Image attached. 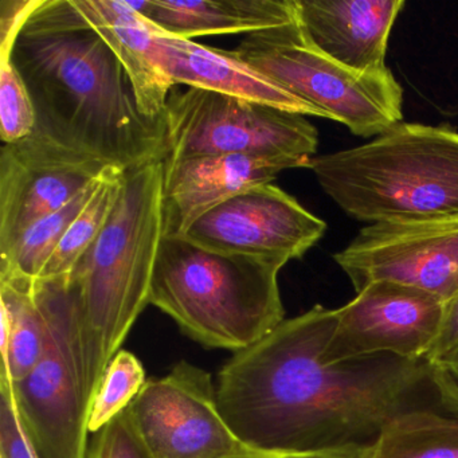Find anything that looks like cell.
<instances>
[{
    "label": "cell",
    "instance_id": "cell-6",
    "mask_svg": "<svg viewBox=\"0 0 458 458\" xmlns=\"http://www.w3.org/2000/svg\"><path fill=\"white\" fill-rule=\"evenodd\" d=\"M47 321L44 353L10 383L23 430L39 458H87L92 401L88 396L79 296L71 275L34 281Z\"/></svg>",
    "mask_w": 458,
    "mask_h": 458
},
{
    "label": "cell",
    "instance_id": "cell-5",
    "mask_svg": "<svg viewBox=\"0 0 458 458\" xmlns=\"http://www.w3.org/2000/svg\"><path fill=\"white\" fill-rule=\"evenodd\" d=\"M284 267L272 259L210 250L181 235H165L149 304L203 347L237 352L285 320L278 286Z\"/></svg>",
    "mask_w": 458,
    "mask_h": 458
},
{
    "label": "cell",
    "instance_id": "cell-10",
    "mask_svg": "<svg viewBox=\"0 0 458 458\" xmlns=\"http://www.w3.org/2000/svg\"><path fill=\"white\" fill-rule=\"evenodd\" d=\"M334 259L356 293L394 283L447 304L458 293V219L369 224Z\"/></svg>",
    "mask_w": 458,
    "mask_h": 458
},
{
    "label": "cell",
    "instance_id": "cell-3",
    "mask_svg": "<svg viewBox=\"0 0 458 458\" xmlns=\"http://www.w3.org/2000/svg\"><path fill=\"white\" fill-rule=\"evenodd\" d=\"M163 183L162 160L127 171L106 226L71 273L92 403L106 367L149 304L165 237Z\"/></svg>",
    "mask_w": 458,
    "mask_h": 458
},
{
    "label": "cell",
    "instance_id": "cell-21",
    "mask_svg": "<svg viewBox=\"0 0 458 458\" xmlns=\"http://www.w3.org/2000/svg\"><path fill=\"white\" fill-rule=\"evenodd\" d=\"M98 179L61 210L39 219L12 245L0 250V281H36L41 277L50 257L92 197Z\"/></svg>",
    "mask_w": 458,
    "mask_h": 458
},
{
    "label": "cell",
    "instance_id": "cell-25",
    "mask_svg": "<svg viewBox=\"0 0 458 458\" xmlns=\"http://www.w3.org/2000/svg\"><path fill=\"white\" fill-rule=\"evenodd\" d=\"M87 458H155L135 426L130 407L98 433L89 442Z\"/></svg>",
    "mask_w": 458,
    "mask_h": 458
},
{
    "label": "cell",
    "instance_id": "cell-20",
    "mask_svg": "<svg viewBox=\"0 0 458 458\" xmlns=\"http://www.w3.org/2000/svg\"><path fill=\"white\" fill-rule=\"evenodd\" d=\"M366 458H458V415L433 409L399 415Z\"/></svg>",
    "mask_w": 458,
    "mask_h": 458
},
{
    "label": "cell",
    "instance_id": "cell-15",
    "mask_svg": "<svg viewBox=\"0 0 458 458\" xmlns=\"http://www.w3.org/2000/svg\"><path fill=\"white\" fill-rule=\"evenodd\" d=\"M308 44L359 73L387 71L386 52L403 0H296Z\"/></svg>",
    "mask_w": 458,
    "mask_h": 458
},
{
    "label": "cell",
    "instance_id": "cell-22",
    "mask_svg": "<svg viewBox=\"0 0 458 458\" xmlns=\"http://www.w3.org/2000/svg\"><path fill=\"white\" fill-rule=\"evenodd\" d=\"M125 173L127 171L114 165L104 170L92 197L69 227L39 278L63 277L73 272L77 262L106 226L109 214L122 192Z\"/></svg>",
    "mask_w": 458,
    "mask_h": 458
},
{
    "label": "cell",
    "instance_id": "cell-19",
    "mask_svg": "<svg viewBox=\"0 0 458 458\" xmlns=\"http://www.w3.org/2000/svg\"><path fill=\"white\" fill-rule=\"evenodd\" d=\"M0 379L20 382L37 366L47 344V316L34 291V281H0Z\"/></svg>",
    "mask_w": 458,
    "mask_h": 458
},
{
    "label": "cell",
    "instance_id": "cell-9",
    "mask_svg": "<svg viewBox=\"0 0 458 458\" xmlns=\"http://www.w3.org/2000/svg\"><path fill=\"white\" fill-rule=\"evenodd\" d=\"M130 410L155 458L259 454L233 433L222 417L213 375L189 360L178 361L165 377L147 379Z\"/></svg>",
    "mask_w": 458,
    "mask_h": 458
},
{
    "label": "cell",
    "instance_id": "cell-8",
    "mask_svg": "<svg viewBox=\"0 0 458 458\" xmlns=\"http://www.w3.org/2000/svg\"><path fill=\"white\" fill-rule=\"evenodd\" d=\"M318 146V131L301 114L198 88L168 98L163 160L249 155L308 168Z\"/></svg>",
    "mask_w": 458,
    "mask_h": 458
},
{
    "label": "cell",
    "instance_id": "cell-2",
    "mask_svg": "<svg viewBox=\"0 0 458 458\" xmlns=\"http://www.w3.org/2000/svg\"><path fill=\"white\" fill-rule=\"evenodd\" d=\"M12 61L33 100L36 135L124 171L165 157V127L139 111L124 66L72 0H42Z\"/></svg>",
    "mask_w": 458,
    "mask_h": 458
},
{
    "label": "cell",
    "instance_id": "cell-1",
    "mask_svg": "<svg viewBox=\"0 0 458 458\" xmlns=\"http://www.w3.org/2000/svg\"><path fill=\"white\" fill-rule=\"evenodd\" d=\"M335 310L285 318L216 375V403L233 433L262 454L361 453L388 423L444 410L428 360L374 356L332 361Z\"/></svg>",
    "mask_w": 458,
    "mask_h": 458
},
{
    "label": "cell",
    "instance_id": "cell-7",
    "mask_svg": "<svg viewBox=\"0 0 458 458\" xmlns=\"http://www.w3.org/2000/svg\"><path fill=\"white\" fill-rule=\"evenodd\" d=\"M235 55L276 84L360 138L402 123L403 90L390 71L359 73L313 49L300 22L246 37Z\"/></svg>",
    "mask_w": 458,
    "mask_h": 458
},
{
    "label": "cell",
    "instance_id": "cell-11",
    "mask_svg": "<svg viewBox=\"0 0 458 458\" xmlns=\"http://www.w3.org/2000/svg\"><path fill=\"white\" fill-rule=\"evenodd\" d=\"M446 302L420 289L374 283L335 310L327 343L332 361L374 356L428 360L444 324Z\"/></svg>",
    "mask_w": 458,
    "mask_h": 458
},
{
    "label": "cell",
    "instance_id": "cell-12",
    "mask_svg": "<svg viewBox=\"0 0 458 458\" xmlns=\"http://www.w3.org/2000/svg\"><path fill=\"white\" fill-rule=\"evenodd\" d=\"M327 224L275 184L248 190L198 219L183 235L202 248L286 265L318 242Z\"/></svg>",
    "mask_w": 458,
    "mask_h": 458
},
{
    "label": "cell",
    "instance_id": "cell-27",
    "mask_svg": "<svg viewBox=\"0 0 458 458\" xmlns=\"http://www.w3.org/2000/svg\"><path fill=\"white\" fill-rule=\"evenodd\" d=\"M42 0H2L0 2V60L12 58L18 37Z\"/></svg>",
    "mask_w": 458,
    "mask_h": 458
},
{
    "label": "cell",
    "instance_id": "cell-29",
    "mask_svg": "<svg viewBox=\"0 0 458 458\" xmlns=\"http://www.w3.org/2000/svg\"><path fill=\"white\" fill-rule=\"evenodd\" d=\"M438 367H442V369L449 374V377H452L453 382L458 386V353L452 359V360L447 361L444 366Z\"/></svg>",
    "mask_w": 458,
    "mask_h": 458
},
{
    "label": "cell",
    "instance_id": "cell-13",
    "mask_svg": "<svg viewBox=\"0 0 458 458\" xmlns=\"http://www.w3.org/2000/svg\"><path fill=\"white\" fill-rule=\"evenodd\" d=\"M106 163L33 135L0 152V250L92 186Z\"/></svg>",
    "mask_w": 458,
    "mask_h": 458
},
{
    "label": "cell",
    "instance_id": "cell-26",
    "mask_svg": "<svg viewBox=\"0 0 458 458\" xmlns=\"http://www.w3.org/2000/svg\"><path fill=\"white\" fill-rule=\"evenodd\" d=\"M0 458H39L15 409L12 387L0 379Z\"/></svg>",
    "mask_w": 458,
    "mask_h": 458
},
{
    "label": "cell",
    "instance_id": "cell-14",
    "mask_svg": "<svg viewBox=\"0 0 458 458\" xmlns=\"http://www.w3.org/2000/svg\"><path fill=\"white\" fill-rule=\"evenodd\" d=\"M165 235L183 237L208 211L294 168L291 163L249 155H208L163 160Z\"/></svg>",
    "mask_w": 458,
    "mask_h": 458
},
{
    "label": "cell",
    "instance_id": "cell-28",
    "mask_svg": "<svg viewBox=\"0 0 458 458\" xmlns=\"http://www.w3.org/2000/svg\"><path fill=\"white\" fill-rule=\"evenodd\" d=\"M245 458H366L361 453H312V454H253Z\"/></svg>",
    "mask_w": 458,
    "mask_h": 458
},
{
    "label": "cell",
    "instance_id": "cell-24",
    "mask_svg": "<svg viewBox=\"0 0 458 458\" xmlns=\"http://www.w3.org/2000/svg\"><path fill=\"white\" fill-rule=\"evenodd\" d=\"M37 116L33 100L12 58L0 60V138L14 144L33 135Z\"/></svg>",
    "mask_w": 458,
    "mask_h": 458
},
{
    "label": "cell",
    "instance_id": "cell-17",
    "mask_svg": "<svg viewBox=\"0 0 458 458\" xmlns=\"http://www.w3.org/2000/svg\"><path fill=\"white\" fill-rule=\"evenodd\" d=\"M72 4L84 25L100 34L124 66L141 114L165 127L168 98L175 85L152 52V37L159 29L127 0H72Z\"/></svg>",
    "mask_w": 458,
    "mask_h": 458
},
{
    "label": "cell",
    "instance_id": "cell-23",
    "mask_svg": "<svg viewBox=\"0 0 458 458\" xmlns=\"http://www.w3.org/2000/svg\"><path fill=\"white\" fill-rule=\"evenodd\" d=\"M146 382V369L140 359L130 351L120 350L106 367L93 399L88 420L89 433H98L125 411Z\"/></svg>",
    "mask_w": 458,
    "mask_h": 458
},
{
    "label": "cell",
    "instance_id": "cell-4",
    "mask_svg": "<svg viewBox=\"0 0 458 458\" xmlns=\"http://www.w3.org/2000/svg\"><path fill=\"white\" fill-rule=\"evenodd\" d=\"M323 191L356 221L458 219V132L399 123L355 148L315 157Z\"/></svg>",
    "mask_w": 458,
    "mask_h": 458
},
{
    "label": "cell",
    "instance_id": "cell-18",
    "mask_svg": "<svg viewBox=\"0 0 458 458\" xmlns=\"http://www.w3.org/2000/svg\"><path fill=\"white\" fill-rule=\"evenodd\" d=\"M131 6L178 38L250 34L299 22L296 0H138Z\"/></svg>",
    "mask_w": 458,
    "mask_h": 458
},
{
    "label": "cell",
    "instance_id": "cell-16",
    "mask_svg": "<svg viewBox=\"0 0 458 458\" xmlns=\"http://www.w3.org/2000/svg\"><path fill=\"white\" fill-rule=\"evenodd\" d=\"M152 52L157 65L175 87L186 85L265 104L301 116L321 117L310 104L256 71L234 52L214 49L160 30L152 37Z\"/></svg>",
    "mask_w": 458,
    "mask_h": 458
}]
</instances>
